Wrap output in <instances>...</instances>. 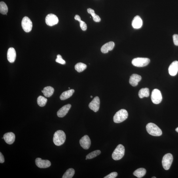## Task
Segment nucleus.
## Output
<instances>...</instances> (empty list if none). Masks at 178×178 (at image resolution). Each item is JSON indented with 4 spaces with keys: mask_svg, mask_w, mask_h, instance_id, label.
<instances>
[{
    "mask_svg": "<svg viewBox=\"0 0 178 178\" xmlns=\"http://www.w3.org/2000/svg\"><path fill=\"white\" fill-rule=\"evenodd\" d=\"M3 138L6 143L11 145L15 141V135L13 133L8 132L4 135Z\"/></svg>",
    "mask_w": 178,
    "mask_h": 178,
    "instance_id": "2eb2a0df",
    "label": "nucleus"
},
{
    "mask_svg": "<svg viewBox=\"0 0 178 178\" xmlns=\"http://www.w3.org/2000/svg\"><path fill=\"white\" fill-rule=\"evenodd\" d=\"M75 20L79 21L80 23V28L82 31H86L87 29V26L85 23L82 21L80 19V17L78 15H76L75 17Z\"/></svg>",
    "mask_w": 178,
    "mask_h": 178,
    "instance_id": "a878e982",
    "label": "nucleus"
},
{
    "mask_svg": "<svg viewBox=\"0 0 178 178\" xmlns=\"http://www.w3.org/2000/svg\"><path fill=\"white\" fill-rule=\"evenodd\" d=\"M7 59L10 63H13L16 57V53L15 50L13 48H10L8 49L7 54Z\"/></svg>",
    "mask_w": 178,
    "mask_h": 178,
    "instance_id": "f3484780",
    "label": "nucleus"
},
{
    "mask_svg": "<svg viewBox=\"0 0 178 178\" xmlns=\"http://www.w3.org/2000/svg\"><path fill=\"white\" fill-rule=\"evenodd\" d=\"M146 129L149 134L154 136H160L162 135L161 129L155 124L152 123H148L146 126Z\"/></svg>",
    "mask_w": 178,
    "mask_h": 178,
    "instance_id": "f03ea898",
    "label": "nucleus"
},
{
    "mask_svg": "<svg viewBox=\"0 0 178 178\" xmlns=\"http://www.w3.org/2000/svg\"><path fill=\"white\" fill-rule=\"evenodd\" d=\"M92 97H93V96H90V98H92Z\"/></svg>",
    "mask_w": 178,
    "mask_h": 178,
    "instance_id": "c9c22d12",
    "label": "nucleus"
},
{
    "mask_svg": "<svg viewBox=\"0 0 178 178\" xmlns=\"http://www.w3.org/2000/svg\"><path fill=\"white\" fill-rule=\"evenodd\" d=\"M128 113L126 110L122 109L116 112L113 118L114 121L116 123H120L124 121L128 117Z\"/></svg>",
    "mask_w": 178,
    "mask_h": 178,
    "instance_id": "7ed1b4c3",
    "label": "nucleus"
},
{
    "mask_svg": "<svg viewBox=\"0 0 178 178\" xmlns=\"http://www.w3.org/2000/svg\"><path fill=\"white\" fill-rule=\"evenodd\" d=\"M47 99L43 96H40L38 97L37 102L39 106L43 107L46 105Z\"/></svg>",
    "mask_w": 178,
    "mask_h": 178,
    "instance_id": "cd10ccee",
    "label": "nucleus"
},
{
    "mask_svg": "<svg viewBox=\"0 0 178 178\" xmlns=\"http://www.w3.org/2000/svg\"><path fill=\"white\" fill-rule=\"evenodd\" d=\"M100 100L98 96L95 97L92 101L89 104V107L95 112L98 111L99 109Z\"/></svg>",
    "mask_w": 178,
    "mask_h": 178,
    "instance_id": "9b49d317",
    "label": "nucleus"
},
{
    "mask_svg": "<svg viewBox=\"0 0 178 178\" xmlns=\"http://www.w3.org/2000/svg\"><path fill=\"white\" fill-rule=\"evenodd\" d=\"M75 92L73 89H71L63 92L60 97V98L61 100H65L70 97L73 95Z\"/></svg>",
    "mask_w": 178,
    "mask_h": 178,
    "instance_id": "412c9836",
    "label": "nucleus"
},
{
    "mask_svg": "<svg viewBox=\"0 0 178 178\" xmlns=\"http://www.w3.org/2000/svg\"><path fill=\"white\" fill-rule=\"evenodd\" d=\"M80 146L85 149H88L91 145V141L88 135H86L80 139Z\"/></svg>",
    "mask_w": 178,
    "mask_h": 178,
    "instance_id": "f8f14e48",
    "label": "nucleus"
},
{
    "mask_svg": "<svg viewBox=\"0 0 178 178\" xmlns=\"http://www.w3.org/2000/svg\"><path fill=\"white\" fill-rule=\"evenodd\" d=\"M169 72L171 76H175L178 72V61H173L169 66Z\"/></svg>",
    "mask_w": 178,
    "mask_h": 178,
    "instance_id": "ddd939ff",
    "label": "nucleus"
},
{
    "mask_svg": "<svg viewBox=\"0 0 178 178\" xmlns=\"http://www.w3.org/2000/svg\"><path fill=\"white\" fill-rule=\"evenodd\" d=\"M22 26L23 29L25 32L29 33L32 29V22L28 17H25L22 20Z\"/></svg>",
    "mask_w": 178,
    "mask_h": 178,
    "instance_id": "6e6552de",
    "label": "nucleus"
},
{
    "mask_svg": "<svg viewBox=\"0 0 178 178\" xmlns=\"http://www.w3.org/2000/svg\"><path fill=\"white\" fill-rule=\"evenodd\" d=\"M118 174L117 172H114L109 174V175L106 176L104 178H115L117 176Z\"/></svg>",
    "mask_w": 178,
    "mask_h": 178,
    "instance_id": "2f4dec72",
    "label": "nucleus"
},
{
    "mask_svg": "<svg viewBox=\"0 0 178 178\" xmlns=\"http://www.w3.org/2000/svg\"><path fill=\"white\" fill-rule=\"evenodd\" d=\"M87 68V65L84 63L79 62L75 65V68L78 72H81L85 70Z\"/></svg>",
    "mask_w": 178,
    "mask_h": 178,
    "instance_id": "393cba45",
    "label": "nucleus"
},
{
    "mask_svg": "<svg viewBox=\"0 0 178 178\" xmlns=\"http://www.w3.org/2000/svg\"><path fill=\"white\" fill-rule=\"evenodd\" d=\"M173 39L174 44L175 45L178 46V35L175 34L173 36Z\"/></svg>",
    "mask_w": 178,
    "mask_h": 178,
    "instance_id": "473e14b6",
    "label": "nucleus"
},
{
    "mask_svg": "<svg viewBox=\"0 0 178 178\" xmlns=\"http://www.w3.org/2000/svg\"><path fill=\"white\" fill-rule=\"evenodd\" d=\"M173 160L172 155L167 153L163 157L162 160V164L163 168L165 170H168L170 168Z\"/></svg>",
    "mask_w": 178,
    "mask_h": 178,
    "instance_id": "423d86ee",
    "label": "nucleus"
},
{
    "mask_svg": "<svg viewBox=\"0 0 178 178\" xmlns=\"http://www.w3.org/2000/svg\"><path fill=\"white\" fill-rule=\"evenodd\" d=\"M56 62L60 64L64 65L65 64V61L62 58V56L60 54L57 55V58L56 60Z\"/></svg>",
    "mask_w": 178,
    "mask_h": 178,
    "instance_id": "7c9ffc66",
    "label": "nucleus"
},
{
    "mask_svg": "<svg viewBox=\"0 0 178 178\" xmlns=\"http://www.w3.org/2000/svg\"><path fill=\"white\" fill-rule=\"evenodd\" d=\"M66 140V135L64 131L59 130L54 134L53 142L55 145L60 146L63 145Z\"/></svg>",
    "mask_w": 178,
    "mask_h": 178,
    "instance_id": "f257e3e1",
    "label": "nucleus"
},
{
    "mask_svg": "<svg viewBox=\"0 0 178 178\" xmlns=\"http://www.w3.org/2000/svg\"><path fill=\"white\" fill-rule=\"evenodd\" d=\"M54 89L51 86H48L46 87L42 90V92L46 97H50L51 96L54 94Z\"/></svg>",
    "mask_w": 178,
    "mask_h": 178,
    "instance_id": "aec40b11",
    "label": "nucleus"
},
{
    "mask_svg": "<svg viewBox=\"0 0 178 178\" xmlns=\"http://www.w3.org/2000/svg\"><path fill=\"white\" fill-rule=\"evenodd\" d=\"M125 148L122 145H119L116 147L112 155V158L115 160L121 159L124 156Z\"/></svg>",
    "mask_w": 178,
    "mask_h": 178,
    "instance_id": "20e7f679",
    "label": "nucleus"
},
{
    "mask_svg": "<svg viewBox=\"0 0 178 178\" xmlns=\"http://www.w3.org/2000/svg\"><path fill=\"white\" fill-rule=\"evenodd\" d=\"M175 130H176V131H177V132H178V128H177L176 129H175Z\"/></svg>",
    "mask_w": 178,
    "mask_h": 178,
    "instance_id": "f704fd0d",
    "label": "nucleus"
},
{
    "mask_svg": "<svg viewBox=\"0 0 178 178\" xmlns=\"http://www.w3.org/2000/svg\"><path fill=\"white\" fill-rule=\"evenodd\" d=\"M152 102L154 104H159L162 101V97L160 91L157 89H155L152 91L151 95Z\"/></svg>",
    "mask_w": 178,
    "mask_h": 178,
    "instance_id": "0eeeda50",
    "label": "nucleus"
},
{
    "mask_svg": "<svg viewBox=\"0 0 178 178\" xmlns=\"http://www.w3.org/2000/svg\"><path fill=\"white\" fill-rule=\"evenodd\" d=\"M150 62V60L149 58H137L133 59L132 63L135 67H143L148 65Z\"/></svg>",
    "mask_w": 178,
    "mask_h": 178,
    "instance_id": "39448f33",
    "label": "nucleus"
},
{
    "mask_svg": "<svg viewBox=\"0 0 178 178\" xmlns=\"http://www.w3.org/2000/svg\"><path fill=\"white\" fill-rule=\"evenodd\" d=\"M141 76L137 74H133L130 76L129 79V83L133 86H135L137 85L139 82L141 81Z\"/></svg>",
    "mask_w": 178,
    "mask_h": 178,
    "instance_id": "dca6fc26",
    "label": "nucleus"
},
{
    "mask_svg": "<svg viewBox=\"0 0 178 178\" xmlns=\"http://www.w3.org/2000/svg\"><path fill=\"white\" fill-rule=\"evenodd\" d=\"M58 17L52 14H48L45 19L46 24L50 26H52L58 24Z\"/></svg>",
    "mask_w": 178,
    "mask_h": 178,
    "instance_id": "1a4fd4ad",
    "label": "nucleus"
},
{
    "mask_svg": "<svg viewBox=\"0 0 178 178\" xmlns=\"http://www.w3.org/2000/svg\"><path fill=\"white\" fill-rule=\"evenodd\" d=\"M132 26L134 28L139 29L141 28L143 25V21L139 16H135L132 22Z\"/></svg>",
    "mask_w": 178,
    "mask_h": 178,
    "instance_id": "a211bd4d",
    "label": "nucleus"
},
{
    "mask_svg": "<svg viewBox=\"0 0 178 178\" xmlns=\"http://www.w3.org/2000/svg\"><path fill=\"white\" fill-rule=\"evenodd\" d=\"M8 11V8L7 5L4 2L0 3V12L3 15L6 14Z\"/></svg>",
    "mask_w": 178,
    "mask_h": 178,
    "instance_id": "c85d7f7f",
    "label": "nucleus"
},
{
    "mask_svg": "<svg viewBox=\"0 0 178 178\" xmlns=\"http://www.w3.org/2000/svg\"><path fill=\"white\" fill-rule=\"evenodd\" d=\"M146 173L145 169L140 168L137 169L133 173V175L137 178H140L145 176Z\"/></svg>",
    "mask_w": 178,
    "mask_h": 178,
    "instance_id": "4be33fe9",
    "label": "nucleus"
},
{
    "mask_svg": "<svg viewBox=\"0 0 178 178\" xmlns=\"http://www.w3.org/2000/svg\"><path fill=\"white\" fill-rule=\"evenodd\" d=\"M101 153V152L100 150H95V151L91 152L86 155V160L88 159H92L96 157L100 154Z\"/></svg>",
    "mask_w": 178,
    "mask_h": 178,
    "instance_id": "c756f323",
    "label": "nucleus"
},
{
    "mask_svg": "<svg viewBox=\"0 0 178 178\" xmlns=\"http://www.w3.org/2000/svg\"><path fill=\"white\" fill-rule=\"evenodd\" d=\"M87 11L89 14L92 15L93 20L95 22H100L101 18L99 16L95 14L94 11V10L91 9V8H88L87 9Z\"/></svg>",
    "mask_w": 178,
    "mask_h": 178,
    "instance_id": "b1692460",
    "label": "nucleus"
},
{
    "mask_svg": "<svg viewBox=\"0 0 178 178\" xmlns=\"http://www.w3.org/2000/svg\"><path fill=\"white\" fill-rule=\"evenodd\" d=\"M75 171L72 168L68 169L63 175L62 178H71L73 177Z\"/></svg>",
    "mask_w": 178,
    "mask_h": 178,
    "instance_id": "bb28decb",
    "label": "nucleus"
},
{
    "mask_svg": "<svg viewBox=\"0 0 178 178\" xmlns=\"http://www.w3.org/2000/svg\"><path fill=\"white\" fill-rule=\"evenodd\" d=\"M35 163L37 166L40 168H46L49 167L51 163L50 161L47 160H42L41 158L36 159Z\"/></svg>",
    "mask_w": 178,
    "mask_h": 178,
    "instance_id": "9d476101",
    "label": "nucleus"
},
{
    "mask_svg": "<svg viewBox=\"0 0 178 178\" xmlns=\"http://www.w3.org/2000/svg\"><path fill=\"white\" fill-rule=\"evenodd\" d=\"M5 162V159L3 154L0 152V163H3Z\"/></svg>",
    "mask_w": 178,
    "mask_h": 178,
    "instance_id": "72a5a7b5",
    "label": "nucleus"
},
{
    "mask_svg": "<svg viewBox=\"0 0 178 178\" xmlns=\"http://www.w3.org/2000/svg\"><path fill=\"white\" fill-rule=\"evenodd\" d=\"M114 46V43L113 42L111 41L104 44L101 47V50L102 52L104 54L107 53L109 51L113 50Z\"/></svg>",
    "mask_w": 178,
    "mask_h": 178,
    "instance_id": "6ab92c4d",
    "label": "nucleus"
},
{
    "mask_svg": "<svg viewBox=\"0 0 178 178\" xmlns=\"http://www.w3.org/2000/svg\"><path fill=\"white\" fill-rule=\"evenodd\" d=\"M152 178H156V177H152Z\"/></svg>",
    "mask_w": 178,
    "mask_h": 178,
    "instance_id": "e433bc0d",
    "label": "nucleus"
},
{
    "mask_svg": "<svg viewBox=\"0 0 178 178\" xmlns=\"http://www.w3.org/2000/svg\"><path fill=\"white\" fill-rule=\"evenodd\" d=\"M71 105L70 104L63 106L57 112V116L59 118L64 117L68 113L69 110L71 108Z\"/></svg>",
    "mask_w": 178,
    "mask_h": 178,
    "instance_id": "4468645a",
    "label": "nucleus"
},
{
    "mask_svg": "<svg viewBox=\"0 0 178 178\" xmlns=\"http://www.w3.org/2000/svg\"><path fill=\"white\" fill-rule=\"evenodd\" d=\"M149 95V89L147 88H141L139 92V96L141 98H143L144 97H148Z\"/></svg>",
    "mask_w": 178,
    "mask_h": 178,
    "instance_id": "5701e85b",
    "label": "nucleus"
}]
</instances>
